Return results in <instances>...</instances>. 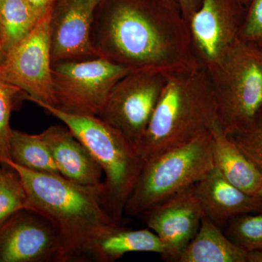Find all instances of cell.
Instances as JSON below:
<instances>
[{"instance_id": "obj_1", "label": "cell", "mask_w": 262, "mask_h": 262, "mask_svg": "<svg viewBox=\"0 0 262 262\" xmlns=\"http://www.w3.org/2000/svg\"><path fill=\"white\" fill-rule=\"evenodd\" d=\"M94 12L91 42L100 58L167 76L201 67L189 24L176 2L102 0Z\"/></svg>"}, {"instance_id": "obj_2", "label": "cell", "mask_w": 262, "mask_h": 262, "mask_svg": "<svg viewBox=\"0 0 262 262\" xmlns=\"http://www.w3.org/2000/svg\"><path fill=\"white\" fill-rule=\"evenodd\" d=\"M2 163L18 174L27 194L25 209L42 215L58 231L67 262L90 261L96 241L120 225L103 206V183L81 185L61 174L34 171L10 159Z\"/></svg>"}, {"instance_id": "obj_3", "label": "cell", "mask_w": 262, "mask_h": 262, "mask_svg": "<svg viewBox=\"0 0 262 262\" xmlns=\"http://www.w3.org/2000/svg\"><path fill=\"white\" fill-rule=\"evenodd\" d=\"M218 121L211 78L203 66L167 76L149 125L136 148L146 161L211 130Z\"/></svg>"}, {"instance_id": "obj_4", "label": "cell", "mask_w": 262, "mask_h": 262, "mask_svg": "<svg viewBox=\"0 0 262 262\" xmlns=\"http://www.w3.org/2000/svg\"><path fill=\"white\" fill-rule=\"evenodd\" d=\"M33 102L63 122L102 169L106 177L102 192L105 209L121 225L125 205L144 163L135 145L100 117L67 113L42 101Z\"/></svg>"}, {"instance_id": "obj_5", "label": "cell", "mask_w": 262, "mask_h": 262, "mask_svg": "<svg viewBox=\"0 0 262 262\" xmlns=\"http://www.w3.org/2000/svg\"><path fill=\"white\" fill-rule=\"evenodd\" d=\"M213 168L211 130L146 160L124 213L139 216L192 187Z\"/></svg>"}, {"instance_id": "obj_6", "label": "cell", "mask_w": 262, "mask_h": 262, "mask_svg": "<svg viewBox=\"0 0 262 262\" xmlns=\"http://www.w3.org/2000/svg\"><path fill=\"white\" fill-rule=\"evenodd\" d=\"M208 72L221 127L228 135L248 126L262 110V64L250 46L239 39Z\"/></svg>"}, {"instance_id": "obj_7", "label": "cell", "mask_w": 262, "mask_h": 262, "mask_svg": "<svg viewBox=\"0 0 262 262\" xmlns=\"http://www.w3.org/2000/svg\"><path fill=\"white\" fill-rule=\"evenodd\" d=\"M131 72L103 58L53 63L55 107L67 113L98 116L114 86Z\"/></svg>"}, {"instance_id": "obj_8", "label": "cell", "mask_w": 262, "mask_h": 262, "mask_svg": "<svg viewBox=\"0 0 262 262\" xmlns=\"http://www.w3.org/2000/svg\"><path fill=\"white\" fill-rule=\"evenodd\" d=\"M53 10L43 15L28 35L8 50L0 65V80L21 90L29 101L55 106L51 51Z\"/></svg>"}, {"instance_id": "obj_9", "label": "cell", "mask_w": 262, "mask_h": 262, "mask_svg": "<svg viewBox=\"0 0 262 262\" xmlns=\"http://www.w3.org/2000/svg\"><path fill=\"white\" fill-rule=\"evenodd\" d=\"M165 80L157 74L131 72L114 86L98 117L136 146L149 125Z\"/></svg>"}, {"instance_id": "obj_10", "label": "cell", "mask_w": 262, "mask_h": 262, "mask_svg": "<svg viewBox=\"0 0 262 262\" xmlns=\"http://www.w3.org/2000/svg\"><path fill=\"white\" fill-rule=\"evenodd\" d=\"M246 8L238 0H202L189 20L193 45L201 65L220 64L239 39Z\"/></svg>"}, {"instance_id": "obj_11", "label": "cell", "mask_w": 262, "mask_h": 262, "mask_svg": "<svg viewBox=\"0 0 262 262\" xmlns=\"http://www.w3.org/2000/svg\"><path fill=\"white\" fill-rule=\"evenodd\" d=\"M0 262H67V258L54 226L24 209L0 226Z\"/></svg>"}, {"instance_id": "obj_12", "label": "cell", "mask_w": 262, "mask_h": 262, "mask_svg": "<svg viewBox=\"0 0 262 262\" xmlns=\"http://www.w3.org/2000/svg\"><path fill=\"white\" fill-rule=\"evenodd\" d=\"M101 0H58L51 20L52 63L100 58L91 42L94 12Z\"/></svg>"}, {"instance_id": "obj_13", "label": "cell", "mask_w": 262, "mask_h": 262, "mask_svg": "<svg viewBox=\"0 0 262 262\" xmlns=\"http://www.w3.org/2000/svg\"><path fill=\"white\" fill-rule=\"evenodd\" d=\"M139 217L166 246L167 260L177 261L194 238L206 216L192 186Z\"/></svg>"}, {"instance_id": "obj_14", "label": "cell", "mask_w": 262, "mask_h": 262, "mask_svg": "<svg viewBox=\"0 0 262 262\" xmlns=\"http://www.w3.org/2000/svg\"><path fill=\"white\" fill-rule=\"evenodd\" d=\"M205 216L222 228L237 215L262 211V199L243 192L215 168L194 185Z\"/></svg>"}, {"instance_id": "obj_15", "label": "cell", "mask_w": 262, "mask_h": 262, "mask_svg": "<svg viewBox=\"0 0 262 262\" xmlns=\"http://www.w3.org/2000/svg\"><path fill=\"white\" fill-rule=\"evenodd\" d=\"M39 135L61 176L81 185L96 186L102 183V169L66 125H52Z\"/></svg>"}, {"instance_id": "obj_16", "label": "cell", "mask_w": 262, "mask_h": 262, "mask_svg": "<svg viewBox=\"0 0 262 262\" xmlns=\"http://www.w3.org/2000/svg\"><path fill=\"white\" fill-rule=\"evenodd\" d=\"M211 132L214 168L234 187L251 195L258 196L262 185L259 169L229 139L219 121Z\"/></svg>"}, {"instance_id": "obj_17", "label": "cell", "mask_w": 262, "mask_h": 262, "mask_svg": "<svg viewBox=\"0 0 262 262\" xmlns=\"http://www.w3.org/2000/svg\"><path fill=\"white\" fill-rule=\"evenodd\" d=\"M158 253L168 259V248L161 239L149 229L132 230L120 225L110 229L95 243L90 254V261L113 262L126 253Z\"/></svg>"}, {"instance_id": "obj_18", "label": "cell", "mask_w": 262, "mask_h": 262, "mask_svg": "<svg viewBox=\"0 0 262 262\" xmlns=\"http://www.w3.org/2000/svg\"><path fill=\"white\" fill-rule=\"evenodd\" d=\"M247 252L236 246L207 217L194 238L179 255V262H246Z\"/></svg>"}, {"instance_id": "obj_19", "label": "cell", "mask_w": 262, "mask_h": 262, "mask_svg": "<svg viewBox=\"0 0 262 262\" xmlns=\"http://www.w3.org/2000/svg\"><path fill=\"white\" fill-rule=\"evenodd\" d=\"M42 16L27 0H0V39L5 51L28 35Z\"/></svg>"}, {"instance_id": "obj_20", "label": "cell", "mask_w": 262, "mask_h": 262, "mask_svg": "<svg viewBox=\"0 0 262 262\" xmlns=\"http://www.w3.org/2000/svg\"><path fill=\"white\" fill-rule=\"evenodd\" d=\"M9 151L10 160L20 166L41 173L60 174L39 134L32 135L11 129Z\"/></svg>"}, {"instance_id": "obj_21", "label": "cell", "mask_w": 262, "mask_h": 262, "mask_svg": "<svg viewBox=\"0 0 262 262\" xmlns=\"http://www.w3.org/2000/svg\"><path fill=\"white\" fill-rule=\"evenodd\" d=\"M27 194L18 174L8 165L0 168V226L25 209Z\"/></svg>"}, {"instance_id": "obj_22", "label": "cell", "mask_w": 262, "mask_h": 262, "mask_svg": "<svg viewBox=\"0 0 262 262\" xmlns=\"http://www.w3.org/2000/svg\"><path fill=\"white\" fill-rule=\"evenodd\" d=\"M226 235L246 252L262 250V211L245 213L227 224Z\"/></svg>"}, {"instance_id": "obj_23", "label": "cell", "mask_w": 262, "mask_h": 262, "mask_svg": "<svg viewBox=\"0 0 262 262\" xmlns=\"http://www.w3.org/2000/svg\"><path fill=\"white\" fill-rule=\"evenodd\" d=\"M227 136L262 173V110L248 126Z\"/></svg>"}, {"instance_id": "obj_24", "label": "cell", "mask_w": 262, "mask_h": 262, "mask_svg": "<svg viewBox=\"0 0 262 262\" xmlns=\"http://www.w3.org/2000/svg\"><path fill=\"white\" fill-rule=\"evenodd\" d=\"M24 94L16 86L0 80V163L10 159V118L17 96Z\"/></svg>"}, {"instance_id": "obj_25", "label": "cell", "mask_w": 262, "mask_h": 262, "mask_svg": "<svg viewBox=\"0 0 262 262\" xmlns=\"http://www.w3.org/2000/svg\"><path fill=\"white\" fill-rule=\"evenodd\" d=\"M239 39L253 47H262V0H250Z\"/></svg>"}, {"instance_id": "obj_26", "label": "cell", "mask_w": 262, "mask_h": 262, "mask_svg": "<svg viewBox=\"0 0 262 262\" xmlns=\"http://www.w3.org/2000/svg\"><path fill=\"white\" fill-rule=\"evenodd\" d=\"M176 2L182 11L183 16L188 22L191 15L199 8L202 0H176Z\"/></svg>"}, {"instance_id": "obj_27", "label": "cell", "mask_w": 262, "mask_h": 262, "mask_svg": "<svg viewBox=\"0 0 262 262\" xmlns=\"http://www.w3.org/2000/svg\"><path fill=\"white\" fill-rule=\"evenodd\" d=\"M38 13L44 15L47 12L53 10L58 0H27Z\"/></svg>"}, {"instance_id": "obj_28", "label": "cell", "mask_w": 262, "mask_h": 262, "mask_svg": "<svg viewBox=\"0 0 262 262\" xmlns=\"http://www.w3.org/2000/svg\"><path fill=\"white\" fill-rule=\"evenodd\" d=\"M246 262H262V250L248 251Z\"/></svg>"}, {"instance_id": "obj_29", "label": "cell", "mask_w": 262, "mask_h": 262, "mask_svg": "<svg viewBox=\"0 0 262 262\" xmlns=\"http://www.w3.org/2000/svg\"><path fill=\"white\" fill-rule=\"evenodd\" d=\"M248 46H249V45H248ZM249 46L250 48H251V51H252L253 55H254L255 57L257 58L258 61L262 64V47H253V46Z\"/></svg>"}, {"instance_id": "obj_30", "label": "cell", "mask_w": 262, "mask_h": 262, "mask_svg": "<svg viewBox=\"0 0 262 262\" xmlns=\"http://www.w3.org/2000/svg\"><path fill=\"white\" fill-rule=\"evenodd\" d=\"M5 56H6V51L3 47L1 39H0V65L5 61Z\"/></svg>"}, {"instance_id": "obj_31", "label": "cell", "mask_w": 262, "mask_h": 262, "mask_svg": "<svg viewBox=\"0 0 262 262\" xmlns=\"http://www.w3.org/2000/svg\"><path fill=\"white\" fill-rule=\"evenodd\" d=\"M239 3H242L245 6L247 7L248 5L249 4L250 0H238Z\"/></svg>"}, {"instance_id": "obj_32", "label": "cell", "mask_w": 262, "mask_h": 262, "mask_svg": "<svg viewBox=\"0 0 262 262\" xmlns=\"http://www.w3.org/2000/svg\"><path fill=\"white\" fill-rule=\"evenodd\" d=\"M258 196H260L262 199V185L261 188H260L259 191H258Z\"/></svg>"}, {"instance_id": "obj_33", "label": "cell", "mask_w": 262, "mask_h": 262, "mask_svg": "<svg viewBox=\"0 0 262 262\" xmlns=\"http://www.w3.org/2000/svg\"><path fill=\"white\" fill-rule=\"evenodd\" d=\"M101 1H102V0H101ZM165 1H168V2H176V0H165ZM176 3H177V2H176Z\"/></svg>"}, {"instance_id": "obj_34", "label": "cell", "mask_w": 262, "mask_h": 262, "mask_svg": "<svg viewBox=\"0 0 262 262\" xmlns=\"http://www.w3.org/2000/svg\"><path fill=\"white\" fill-rule=\"evenodd\" d=\"M1 165H2V163H0V166H1Z\"/></svg>"}, {"instance_id": "obj_35", "label": "cell", "mask_w": 262, "mask_h": 262, "mask_svg": "<svg viewBox=\"0 0 262 262\" xmlns=\"http://www.w3.org/2000/svg\"><path fill=\"white\" fill-rule=\"evenodd\" d=\"M1 166H2V165H1ZM1 166H0V168H1Z\"/></svg>"}]
</instances>
